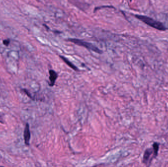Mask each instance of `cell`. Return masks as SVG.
<instances>
[{
	"instance_id": "6da1fadb",
	"label": "cell",
	"mask_w": 168,
	"mask_h": 167,
	"mask_svg": "<svg viewBox=\"0 0 168 167\" xmlns=\"http://www.w3.org/2000/svg\"><path fill=\"white\" fill-rule=\"evenodd\" d=\"M135 16L138 19L144 23V24L159 31H165L167 29L162 23L159 21H156L151 18L140 15H135Z\"/></svg>"
},
{
	"instance_id": "7a4b0ae2",
	"label": "cell",
	"mask_w": 168,
	"mask_h": 167,
	"mask_svg": "<svg viewBox=\"0 0 168 167\" xmlns=\"http://www.w3.org/2000/svg\"><path fill=\"white\" fill-rule=\"evenodd\" d=\"M68 41L70 42L74 43L76 45L83 46L85 48H86L87 49L93 51L94 52H97L98 53H102V51L98 49L96 46L93 45L92 44L89 43V42H86L84 41H83L82 40H80L78 39L69 38L68 39Z\"/></svg>"
},
{
	"instance_id": "3957f363",
	"label": "cell",
	"mask_w": 168,
	"mask_h": 167,
	"mask_svg": "<svg viewBox=\"0 0 168 167\" xmlns=\"http://www.w3.org/2000/svg\"><path fill=\"white\" fill-rule=\"evenodd\" d=\"M24 138L25 145L29 146L30 145V141L31 139V132L30 130V126L28 123L26 124L24 129Z\"/></svg>"
},
{
	"instance_id": "277c9868",
	"label": "cell",
	"mask_w": 168,
	"mask_h": 167,
	"mask_svg": "<svg viewBox=\"0 0 168 167\" xmlns=\"http://www.w3.org/2000/svg\"><path fill=\"white\" fill-rule=\"evenodd\" d=\"M153 153V150L152 148H149L147 149L144 151L143 158V162L144 164H147L149 162V158L152 155V154Z\"/></svg>"
},
{
	"instance_id": "5b68a950",
	"label": "cell",
	"mask_w": 168,
	"mask_h": 167,
	"mask_svg": "<svg viewBox=\"0 0 168 167\" xmlns=\"http://www.w3.org/2000/svg\"><path fill=\"white\" fill-rule=\"evenodd\" d=\"M49 80L50 82L49 85L50 86H53L55 85V82L58 78V73H57L55 71L53 70H50L49 71Z\"/></svg>"
},
{
	"instance_id": "8992f818",
	"label": "cell",
	"mask_w": 168,
	"mask_h": 167,
	"mask_svg": "<svg viewBox=\"0 0 168 167\" xmlns=\"http://www.w3.org/2000/svg\"><path fill=\"white\" fill-rule=\"evenodd\" d=\"M60 58H61L69 67H70L73 70H74V71H79V69H78L76 66H75L72 62H71L69 60V59H67L66 57H65V56H60Z\"/></svg>"
},
{
	"instance_id": "52a82bcc",
	"label": "cell",
	"mask_w": 168,
	"mask_h": 167,
	"mask_svg": "<svg viewBox=\"0 0 168 167\" xmlns=\"http://www.w3.org/2000/svg\"><path fill=\"white\" fill-rule=\"evenodd\" d=\"M159 144L157 142H155L153 144V156L154 157L157 156L158 155V150H159Z\"/></svg>"
},
{
	"instance_id": "ba28073f",
	"label": "cell",
	"mask_w": 168,
	"mask_h": 167,
	"mask_svg": "<svg viewBox=\"0 0 168 167\" xmlns=\"http://www.w3.org/2000/svg\"><path fill=\"white\" fill-rule=\"evenodd\" d=\"M10 43V40L9 39H6V40H4L3 41V44L4 45L8 46L9 45Z\"/></svg>"
},
{
	"instance_id": "9c48e42d",
	"label": "cell",
	"mask_w": 168,
	"mask_h": 167,
	"mask_svg": "<svg viewBox=\"0 0 168 167\" xmlns=\"http://www.w3.org/2000/svg\"><path fill=\"white\" fill-rule=\"evenodd\" d=\"M2 116L0 115V122L1 123H3V122L2 121Z\"/></svg>"
},
{
	"instance_id": "30bf717a",
	"label": "cell",
	"mask_w": 168,
	"mask_h": 167,
	"mask_svg": "<svg viewBox=\"0 0 168 167\" xmlns=\"http://www.w3.org/2000/svg\"><path fill=\"white\" fill-rule=\"evenodd\" d=\"M130 1L131 2V1H132V0H130Z\"/></svg>"
}]
</instances>
